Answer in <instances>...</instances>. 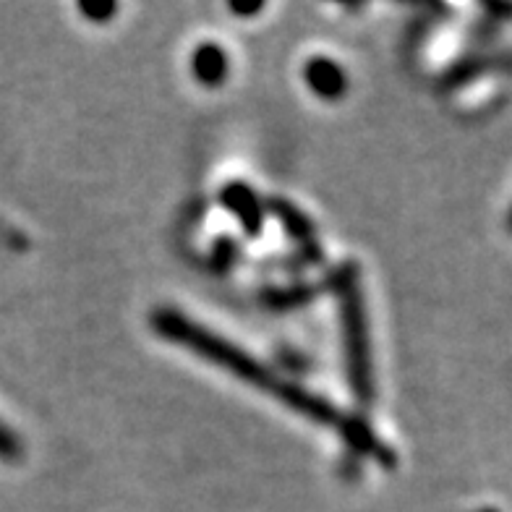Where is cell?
<instances>
[{
  "label": "cell",
  "mask_w": 512,
  "mask_h": 512,
  "mask_svg": "<svg viewBox=\"0 0 512 512\" xmlns=\"http://www.w3.org/2000/svg\"><path fill=\"white\" fill-rule=\"evenodd\" d=\"M152 330L162 337V340H168V343H176L186 351L196 353L199 358L209 361V364H215L217 369L228 371L241 382L251 384L256 390L270 392L275 395V400H280L283 405H288L290 411L301 413L314 424L322 426H332V429H343L348 416L340 413L332 403H327L324 398L314 395V392L304 390V387H298L293 382H285L277 374H272L270 369L264 364H259L254 356H249L246 351H241L238 345L228 343L225 337L215 335L212 330L202 327V324L191 322L186 314L176 309H157L152 311Z\"/></svg>",
  "instance_id": "1"
},
{
  "label": "cell",
  "mask_w": 512,
  "mask_h": 512,
  "mask_svg": "<svg viewBox=\"0 0 512 512\" xmlns=\"http://www.w3.org/2000/svg\"><path fill=\"white\" fill-rule=\"evenodd\" d=\"M332 290H335L337 314H340L348 384H351L356 403L361 408H371L374 398H377V382H374V361H371L369 317H366L361 277H358L356 264L337 267L335 275H332Z\"/></svg>",
  "instance_id": "2"
},
{
  "label": "cell",
  "mask_w": 512,
  "mask_h": 512,
  "mask_svg": "<svg viewBox=\"0 0 512 512\" xmlns=\"http://www.w3.org/2000/svg\"><path fill=\"white\" fill-rule=\"evenodd\" d=\"M220 202L225 204L230 215L236 217L238 225L246 230V236H259V230L264 225V202L256 196L249 183L230 181L223 191H220Z\"/></svg>",
  "instance_id": "3"
},
{
  "label": "cell",
  "mask_w": 512,
  "mask_h": 512,
  "mask_svg": "<svg viewBox=\"0 0 512 512\" xmlns=\"http://www.w3.org/2000/svg\"><path fill=\"white\" fill-rule=\"evenodd\" d=\"M304 81L306 87L322 100H340L348 89V76L332 58L324 55H314L304 66Z\"/></svg>",
  "instance_id": "4"
},
{
  "label": "cell",
  "mask_w": 512,
  "mask_h": 512,
  "mask_svg": "<svg viewBox=\"0 0 512 512\" xmlns=\"http://www.w3.org/2000/svg\"><path fill=\"white\" fill-rule=\"evenodd\" d=\"M191 71H194L196 81H202L204 87H220L228 79L230 71L228 53L215 42H204L191 55Z\"/></svg>",
  "instance_id": "5"
},
{
  "label": "cell",
  "mask_w": 512,
  "mask_h": 512,
  "mask_svg": "<svg viewBox=\"0 0 512 512\" xmlns=\"http://www.w3.org/2000/svg\"><path fill=\"white\" fill-rule=\"evenodd\" d=\"M267 209L280 220V225L288 230V236L293 238V241L314 246V225H311L309 217H306L296 204L285 202V199H270Z\"/></svg>",
  "instance_id": "6"
},
{
  "label": "cell",
  "mask_w": 512,
  "mask_h": 512,
  "mask_svg": "<svg viewBox=\"0 0 512 512\" xmlns=\"http://www.w3.org/2000/svg\"><path fill=\"white\" fill-rule=\"evenodd\" d=\"M21 458H24V442H21V437L14 429H8V426L0 421V460H6V463H19Z\"/></svg>",
  "instance_id": "7"
},
{
  "label": "cell",
  "mask_w": 512,
  "mask_h": 512,
  "mask_svg": "<svg viewBox=\"0 0 512 512\" xmlns=\"http://www.w3.org/2000/svg\"><path fill=\"white\" fill-rule=\"evenodd\" d=\"M236 259H238L236 241H230V238H223V241L215 243V251H212V267H215L217 272L230 270Z\"/></svg>",
  "instance_id": "8"
},
{
  "label": "cell",
  "mask_w": 512,
  "mask_h": 512,
  "mask_svg": "<svg viewBox=\"0 0 512 512\" xmlns=\"http://www.w3.org/2000/svg\"><path fill=\"white\" fill-rule=\"evenodd\" d=\"M79 11L92 21H108L118 11V6L115 3H81Z\"/></svg>",
  "instance_id": "9"
},
{
  "label": "cell",
  "mask_w": 512,
  "mask_h": 512,
  "mask_svg": "<svg viewBox=\"0 0 512 512\" xmlns=\"http://www.w3.org/2000/svg\"><path fill=\"white\" fill-rule=\"evenodd\" d=\"M264 8V3H230V11L238 16H254Z\"/></svg>",
  "instance_id": "10"
},
{
  "label": "cell",
  "mask_w": 512,
  "mask_h": 512,
  "mask_svg": "<svg viewBox=\"0 0 512 512\" xmlns=\"http://www.w3.org/2000/svg\"><path fill=\"white\" fill-rule=\"evenodd\" d=\"M507 230L512 233V209H510V215H507Z\"/></svg>",
  "instance_id": "11"
}]
</instances>
